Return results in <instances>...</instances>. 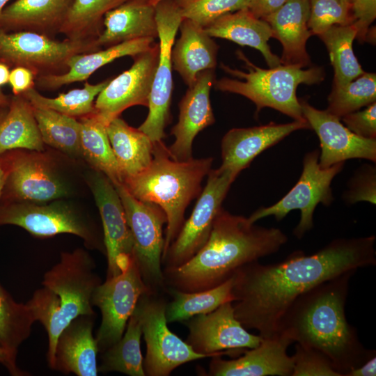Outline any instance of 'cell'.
<instances>
[{
    "instance_id": "obj_1",
    "label": "cell",
    "mask_w": 376,
    "mask_h": 376,
    "mask_svg": "<svg viewBox=\"0 0 376 376\" xmlns=\"http://www.w3.org/2000/svg\"><path fill=\"white\" fill-rule=\"evenodd\" d=\"M375 241L373 235L337 238L313 254L297 251L277 263L244 265L233 275L235 318L263 338L279 334L283 316L300 295L345 273L375 266Z\"/></svg>"
},
{
    "instance_id": "obj_2",
    "label": "cell",
    "mask_w": 376,
    "mask_h": 376,
    "mask_svg": "<svg viewBox=\"0 0 376 376\" xmlns=\"http://www.w3.org/2000/svg\"><path fill=\"white\" fill-rule=\"evenodd\" d=\"M287 242L281 229L256 225L221 207L203 246L180 267L163 269L165 286L189 292L212 288L244 265L276 253Z\"/></svg>"
},
{
    "instance_id": "obj_3",
    "label": "cell",
    "mask_w": 376,
    "mask_h": 376,
    "mask_svg": "<svg viewBox=\"0 0 376 376\" xmlns=\"http://www.w3.org/2000/svg\"><path fill=\"white\" fill-rule=\"evenodd\" d=\"M355 273L325 281L300 295L283 316L279 329L293 343L322 352L341 376L375 355V350L363 347L345 315L349 282Z\"/></svg>"
},
{
    "instance_id": "obj_4",
    "label": "cell",
    "mask_w": 376,
    "mask_h": 376,
    "mask_svg": "<svg viewBox=\"0 0 376 376\" xmlns=\"http://www.w3.org/2000/svg\"><path fill=\"white\" fill-rule=\"evenodd\" d=\"M212 157L173 159L163 141L153 142L152 159L143 171L122 184L136 199L159 205L166 216L162 258L177 237L186 208L202 191L201 183L212 169Z\"/></svg>"
},
{
    "instance_id": "obj_5",
    "label": "cell",
    "mask_w": 376,
    "mask_h": 376,
    "mask_svg": "<svg viewBox=\"0 0 376 376\" xmlns=\"http://www.w3.org/2000/svg\"><path fill=\"white\" fill-rule=\"evenodd\" d=\"M237 58L244 63L247 72L231 68L223 63L221 68L228 74L241 80L223 77L215 80L216 89L239 94L252 101L256 106V113L265 107L274 109L295 120H306L302 113L297 88L301 84H318L324 79L321 67L306 70L293 65H282L263 69L252 63L240 50Z\"/></svg>"
},
{
    "instance_id": "obj_6",
    "label": "cell",
    "mask_w": 376,
    "mask_h": 376,
    "mask_svg": "<svg viewBox=\"0 0 376 376\" xmlns=\"http://www.w3.org/2000/svg\"><path fill=\"white\" fill-rule=\"evenodd\" d=\"M93 258L85 250L63 252L60 260L46 272L42 281L58 298V311L54 324L47 331V363L54 369L58 337L65 327L81 315H95L92 297L102 283Z\"/></svg>"
},
{
    "instance_id": "obj_7",
    "label": "cell",
    "mask_w": 376,
    "mask_h": 376,
    "mask_svg": "<svg viewBox=\"0 0 376 376\" xmlns=\"http://www.w3.org/2000/svg\"><path fill=\"white\" fill-rule=\"evenodd\" d=\"M122 202L133 240V256L143 282L153 293L164 288L162 256L166 216L157 205L134 198L121 182L113 184Z\"/></svg>"
},
{
    "instance_id": "obj_8",
    "label": "cell",
    "mask_w": 376,
    "mask_h": 376,
    "mask_svg": "<svg viewBox=\"0 0 376 376\" xmlns=\"http://www.w3.org/2000/svg\"><path fill=\"white\" fill-rule=\"evenodd\" d=\"M320 151L306 153L303 159V169L295 186L277 203L261 207L253 212L249 220L252 223L269 216L282 220L291 211H300V220L293 230L298 239L313 228V213L319 203L329 206L334 200L331 185L333 179L343 169L345 162L328 168L319 165Z\"/></svg>"
},
{
    "instance_id": "obj_9",
    "label": "cell",
    "mask_w": 376,
    "mask_h": 376,
    "mask_svg": "<svg viewBox=\"0 0 376 376\" xmlns=\"http://www.w3.org/2000/svg\"><path fill=\"white\" fill-rule=\"evenodd\" d=\"M99 48L95 39L58 40L40 33H8L0 29V58L16 67L29 68L36 77L62 73L72 56Z\"/></svg>"
},
{
    "instance_id": "obj_10",
    "label": "cell",
    "mask_w": 376,
    "mask_h": 376,
    "mask_svg": "<svg viewBox=\"0 0 376 376\" xmlns=\"http://www.w3.org/2000/svg\"><path fill=\"white\" fill-rule=\"evenodd\" d=\"M166 306L157 293H146L135 308L146 345L143 369L148 376H168L182 364L208 357L196 352L169 329Z\"/></svg>"
},
{
    "instance_id": "obj_11",
    "label": "cell",
    "mask_w": 376,
    "mask_h": 376,
    "mask_svg": "<svg viewBox=\"0 0 376 376\" xmlns=\"http://www.w3.org/2000/svg\"><path fill=\"white\" fill-rule=\"evenodd\" d=\"M156 22L159 39V54L152 88L148 113L138 127L152 142L162 141L164 130L170 122L173 92L171 49L183 19L176 0H164L155 6Z\"/></svg>"
},
{
    "instance_id": "obj_12",
    "label": "cell",
    "mask_w": 376,
    "mask_h": 376,
    "mask_svg": "<svg viewBox=\"0 0 376 376\" xmlns=\"http://www.w3.org/2000/svg\"><path fill=\"white\" fill-rule=\"evenodd\" d=\"M207 176L206 185L198 196L190 217L185 221L162 258L163 269L180 267L203 246L230 185L237 177L230 171L219 168L211 169Z\"/></svg>"
},
{
    "instance_id": "obj_13",
    "label": "cell",
    "mask_w": 376,
    "mask_h": 376,
    "mask_svg": "<svg viewBox=\"0 0 376 376\" xmlns=\"http://www.w3.org/2000/svg\"><path fill=\"white\" fill-rule=\"evenodd\" d=\"M146 293L153 292L143 282L134 258L119 274L106 279L96 288L92 304L102 315L95 336L100 352L120 339L139 299Z\"/></svg>"
},
{
    "instance_id": "obj_14",
    "label": "cell",
    "mask_w": 376,
    "mask_h": 376,
    "mask_svg": "<svg viewBox=\"0 0 376 376\" xmlns=\"http://www.w3.org/2000/svg\"><path fill=\"white\" fill-rule=\"evenodd\" d=\"M19 226L38 237L68 233L81 238L86 246L105 254L104 239L88 220L62 202L38 205L18 202L0 207V225Z\"/></svg>"
},
{
    "instance_id": "obj_15",
    "label": "cell",
    "mask_w": 376,
    "mask_h": 376,
    "mask_svg": "<svg viewBox=\"0 0 376 376\" xmlns=\"http://www.w3.org/2000/svg\"><path fill=\"white\" fill-rule=\"evenodd\" d=\"M185 322L189 329L185 342L196 352L208 357L240 354L257 347L263 340L260 335L248 332L235 318L232 301Z\"/></svg>"
},
{
    "instance_id": "obj_16",
    "label": "cell",
    "mask_w": 376,
    "mask_h": 376,
    "mask_svg": "<svg viewBox=\"0 0 376 376\" xmlns=\"http://www.w3.org/2000/svg\"><path fill=\"white\" fill-rule=\"evenodd\" d=\"M87 182L102 219L108 279L119 274L134 258L132 237L122 202L111 181L102 173L94 171Z\"/></svg>"
},
{
    "instance_id": "obj_17",
    "label": "cell",
    "mask_w": 376,
    "mask_h": 376,
    "mask_svg": "<svg viewBox=\"0 0 376 376\" xmlns=\"http://www.w3.org/2000/svg\"><path fill=\"white\" fill-rule=\"evenodd\" d=\"M159 43L136 56L132 65L113 79L97 96L95 113L108 125L130 107H148L158 63Z\"/></svg>"
},
{
    "instance_id": "obj_18",
    "label": "cell",
    "mask_w": 376,
    "mask_h": 376,
    "mask_svg": "<svg viewBox=\"0 0 376 376\" xmlns=\"http://www.w3.org/2000/svg\"><path fill=\"white\" fill-rule=\"evenodd\" d=\"M304 118L318 135L321 152L319 165L328 168L350 159L376 162V139H366L351 132L340 118L300 100Z\"/></svg>"
},
{
    "instance_id": "obj_19",
    "label": "cell",
    "mask_w": 376,
    "mask_h": 376,
    "mask_svg": "<svg viewBox=\"0 0 376 376\" xmlns=\"http://www.w3.org/2000/svg\"><path fill=\"white\" fill-rule=\"evenodd\" d=\"M215 81L214 70H207L197 76L188 86L179 102L178 122L171 130L173 143L168 148L170 156L177 161H187L192 157V144L196 136L215 122L210 93Z\"/></svg>"
},
{
    "instance_id": "obj_20",
    "label": "cell",
    "mask_w": 376,
    "mask_h": 376,
    "mask_svg": "<svg viewBox=\"0 0 376 376\" xmlns=\"http://www.w3.org/2000/svg\"><path fill=\"white\" fill-rule=\"evenodd\" d=\"M293 343L285 333L263 338L256 347L247 349L244 355L232 360L221 356L212 357L207 375L210 376H291L293 359L287 354Z\"/></svg>"
},
{
    "instance_id": "obj_21",
    "label": "cell",
    "mask_w": 376,
    "mask_h": 376,
    "mask_svg": "<svg viewBox=\"0 0 376 376\" xmlns=\"http://www.w3.org/2000/svg\"><path fill=\"white\" fill-rule=\"evenodd\" d=\"M19 153L7 159L8 175L6 186L19 202L45 203L65 196L68 189L42 155Z\"/></svg>"
},
{
    "instance_id": "obj_22",
    "label": "cell",
    "mask_w": 376,
    "mask_h": 376,
    "mask_svg": "<svg viewBox=\"0 0 376 376\" xmlns=\"http://www.w3.org/2000/svg\"><path fill=\"white\" fill-rule=\"evenodd\" d=\"M303 129H311L306 120H294L285 124L271 122L252 127L233 128L221 140L222 162L219 169L229 170L238 175L262 152L293 132Z\"/></svg>"
},
{
    "instance_id": "obj_23",
    "label": "cell",
    "mask_w": 376,
    "mask_h": 376,
    "mask_svg": "<svg viewBox=\"0 0 376 376\" xmlns=\"http://www.w3.org/2000/svg\"><path fill=\"white\" fill-rule=\"evenodd\" d=\"M94 316H79L61 331L56 345L54 370L65 375H97L99 350L93 334Z\"/></svg>"
},
{
    "instance_id": "obj_24",
    "label": "cell",
    "mask_w": 376,
    "mask_h": 376,
    "mask_svg": "<svg viewBox=\"0 0 376 376\" xmlns=\"http://www.w3.org/2000/svg\"><path fill=\"white\" fill-rule=\"evenodd\" d=\"M309 0H288L279 9L263 19L270 26L273 38L283 47L282 65L305 68L311 63L306 42L312 36L308 27Z\"/></svg>"
},
{
    "instance_id": "obj_25",
    "label": "cell",
    "mask_w": 376,
    "mask_h": 376,
    "mask_svg": "<svg viewBox=\"0 0 376 376\" xmlns=\"http://www.w3.org/2000/svg\"><path fill=\"white\" fill-rule=\"evenodd\" d=\"M179 30L180 38L171 49L172 65L190 86L199 73L215 70L219 47L203 27L189 19H182Z\"/></svg>"
},
{
    "instance_id": "obj_26",
    "label": "cell",
    "mask_w": 376,
    "mask_h": 376,
    "mask_svg": "<svg viewBox=\"0 0 376 376\" xmlns=\"http://www.w3.org/2000/svg\"><path fill=\"white\" fill-rule=\"evenodd\" d=\"M103 25V31L95 38L99 47L137 38H158L155 6L144 0H127L107 12Z\"/></svg>"
},
{
    "instance_id": "obj_27",
    "label": "cell",
    "mask_w": 376,
    "mask_h": 376,
    "mask_svg": "<svg viewBox=\"0 0 376 376\" xmlns=\"http://www.w3.org/2000/svg\"><path fill=\"white\" fill-rule=\"evenodd\" d=\"M152 38L125 41L102 50L76 54L67 63V70L59 74L40 75L36 77L38 87L56 89L63 85L87 80L97 70L111 61L125 56L133 58L147 51L154 45Z\"/></svg>"
},
{
    "instance_id": "obj_28",
    "label": "cell",
    "mask_w": 376,
    "mask_h": 376,
    "mask_svg": "<svg viewBox=\"0 0 376 376\" xmlns=\"http://www.w3.org/2000/svg\"><path fill=\"white\" fill-rule=\"evenodd\" d=\"M204 29L210 37L226 39L259 50L269 68L281 64L280 58L272 52L268 45L269 38H273L269 24L256 17L248 8L224 15Z\"/></svg>"
},
{
    "instance_id": "obj_29",
    "label": "cell",
    "mask_w": 376,
    "mask_h": 376,
    "mask_svg": "<svg viewBox=\"0 0 376 376\" xmlns=\"http://www.w3.org/2000/svg\"><path fill=\"white\" fill-rule=\"evenodd\" d=\"M72 1L16 0L0 13V28H17L49 36L59 32Z\"/></svg>"
},
{
    "instance_id": "obj_30",
    "label": "cell",
    "mask_w": 376,
    "mask_h": 376,
    "mask_svg": "<svg viewBox=\"0 0 376 376\" xmlns=\"http://www.w3.org/2000/svg\"><path fill=\"white\" fill-rule=\"evenodd\" d=\"M107 132L122 181L145 170L152 159L153 142L138 128L116 117L107 125Z\"/></svg>"
},
{
    "instance_id": "obj_31",
    "label": "cell",
    "mask_w": 376,
    "mask_h": 376,
    "mask_svg": "<svg viewBox=\"0 0 376 376\" xmlns=\"http://www.w3.org/2000/svg\"><path fill=\"white\" fill-rule=\"evenodd\" d=\"M33 105L22 95L13 99L0 123V155L13 149L44 150Z\"/></svg>"
},
{
    "instance_id": "obj_32",
    "label": "cell",
    "mask_w": 376,
    "mask_h": 376,
    "mask_svg": "<svg viewBox=\"0 0 376 376\" xmlns=\"http://www.w3.org/2000/svg\"><path fill=\"white\" fill-rule=\"evenodd\" d=\"M82 157L94 171L104 174L113 184L121 182L117 162L107 132V124L95 112L79 118Z\"/></svg>"
},
{
    "instance_id": "obj_33",
    "label": "cell",
    "mask_w": 376,
    "mask_h": 376,
    "mask_svg": "<svg viewBox=\"0 0 376 376\" xmlns=\"http://www.w3.org/2000/svg\"><path fill=\"white\" fill-rule=\"evenodd\" d=\"M141 335V321L134 309L120 339L102 352L98 373L119 372L130 376H145Z\"/></svg>"
},
{
    "instance_id": "obj_34",
    "label": "cell",
    "mask_w": 376,
    "mask_h": 376,
    "mask_svg": "<svg viewBox=\"0 0 376 376\" xmlns=\"http://www.w3.org/2000/svg\"><path fill=\"white\" fill-rule=\"evenodd\" d=\"M233 276L223 283L205 290L189 292L169 288L173 300L166 306L167 322H185L195 315L209 313L226 302H233Z\"/></svg>"
},
{
    "instance_id": "obj_35",
    "label": "cell",
    "mask_w": 376,
    "mask_h": 376,
    "mask_svg": "<svg viewBox=\"0 0 376 376\" xmlns=\"http://www.w3.org/2000/svg\"><path fill=\"white\" fill-rule=\"evenodd\" d=\"M357 29L353 25H334L318 35L327 47L334 68V86L345 85L364 73L354 54Z\"/></svg>"
},
{
    "instance_id": "obj_36",
    "label": "cell",
    "mask_w": 376,
    "mask_h": 376,
    "mask_svg": "<svg viewBox=\"0 0 376 376\" xmlns=\"http://www.w3.org/2000/svg\"><path fill=\"white\" fill-rule=\"evenodd\" d=\"M36 321L29 304L15 301L0 283V347L16 359Z\"/></svg>"
},
{
    "instance_id": "obj_37",
    "label": "cell",
    "mask_w": 376,
    "mask_h": 376,
    "mask_svg": "<svg viewBox=\"0 0 376 376\" xmlns=\"http://www.w3.org/2000/svg\"><path fill=\"white\" fill-rule=\"evenodd\" d=\"M127 0H73L59 29L70 40L95 39L106 13Z\"/></svg>"
},
{
    "instance_id": "obj_38",
    "label": "cell",
    "mask_w": 376,
    "mask_h": 376,
    "mask_svg": "<svg viewBox=\"0 0 376 376\" xmlns=\"http://www.w3.org/2000/svg\"><path fill=\"white\" fill-rule=\"evenodd\" d=\"M33 109L44 143L70 156H82L79 120L51 109Z\"/></svg>"
},
{
    "instance_id": "obj_39",
    "label": "cell",
    "mask_w": 376,
    "mask_h": 376,
    "mask_svg": "<svg viewBox=\"0 0 376 376\" xmlns=\"http://www.w3.org/2000/svg\"><path fill=\"white\" fill-rule=\"evenodd\" d=\"M109 79L96 84L86 81L82 88H76L55 97H47L31 88L22 94L34 107L54 110L58 113L81 118L95 112L94 102Z\"/></svg>"
},
{
    "instance_id": "obj_40",
    "label": "cell",
    "mask_w": 376,
    "mask_h": 376,
    "mask_svg": "<svg viewBox=\"0 0 376 376\" xmlns=\"http://www.w3.org/2000/svg\"><path fill=\"white\" fill-rule=\"evenodd\" d=\"M376 100V75L366 72L340 86H333L328 97L329 113L338 118L359 110Z\"/></svg>"
},
{
    "instance_id": "obj_41",
    "label": "cell",
    "mask_w": 376,
    "mask_h": 376,
    "mask_svg": "<svg viewBox=\"0 0 376 376\" xmlns=\"http://www.w3.org/2000/svg\"><path fill=\"white\" fill-rule=\"evenodd\" d=\"M251 0H176L183 18L205 28L218 17L248 8Z\"/></svg>"
},
{
    "instance_id": "obj_42",
    "label": "cell",
    "mask_w": 376,
    "mask_h": 376,
    "mask_svg": "<svg viewBox=\"0 0 376 376\" xmlns=\"http://www.w3.org/2000/svg\"><path fill=\"white\" fill-rule=\"evenodd\" d=\"M308 27L312 35H319L334 25L354 22L351 4L342 0H309Z\"/></svg>"
},
{
    "instance_id": "obj_43",
    "label": "cell",
    "mask_w": 376,
    "mask_h": 376,
    "mask_svg": "<svg viewBox=\"0 0 376 376\" xmlns=\"http://www.w3.org/2000/svg\"><path fill=\"white\" fill-rule=\"evenodd\" d=\"M291 376H341L320 351L296 343Z\"/></svg>"
},
{
    "instance_id": "obj_44",
    "label": "cell",
    "mask_w": 376,
    "mask_h": 376,
    "mask_svg": "<svg viewBox=\"0 0 376 376\" xmlns=\"http://www.w3.org/2000/svg\"><path fill=\"white\" fill-rule=\"evenodd\" d=\"M343 200L353 205L360 201L376 203V168L375 165L363 164L354 173L343 194Z\"/></svg>"
},
{
    "instance_id": "obj_45",
    "label": "cell",
    "mask_w": 376,
    "mask_h": 376,
    "mask_svg": "<svg viewBox=\"0 0 376 376\" xmlns=\"http://www.w3.org/2000/svg\"><path fill=\"white\" fill-rule=\"evenodd\" d=\"M340 118L345 125L357 135L366 139H376L375 102L363 110L350 113Z\"/></svg>"
},
{
    "instance_id": "obj_46",
    "label": "cell",
    "mask_w": 376,
    "mask_h": 376,
    "mask_svg": "<svg viewBox=\"0 0 376 376\" xmlns=\"http://www.w3.org/2000/svg\"><path fill=\"white\" fill-rule=\"evenodd\" d=\"M351 9L353 25L357 29L356 38L360 42L366 41L369 27L376 17V0H353Z\"/></svg>"
},
{
    "instance_id": "obj_47",
    "label": "cell",
    "mask_w": 376,
    "mask_h": 376,
    "mask_svg": "<svg viewBox=\"0 0 376 376\" xmlns=\"http://www.w3.org/2000/svg\"><path fill=\"white\" fill-rule=\"evenodd\" d=\"M36 75L29 68L17 66L10 72L8 82L15 95H19L33 88Z\"/></svg>"
},
{
    "instance_id": "obj_48",
    "label": "cell",
    "mask_w": 376,
    "mask_h": 376,
    "mask_svg": "<svg viewBox=\"0 0 376 376\" xmlns=\"http://www.w3.org/2000/svg\"><path fill=\"white\" fill-rule=\"evenodd\" d=\"M288 0H251L248 8L258 18L263 19L279 9Z\"/></svg>"
},
{
    "instance_id": "obj_49",
    "label": "cell",
    "mask_w": 376,
    "mask_h": 376,
    "mask_svg": "<svg viewBox=\"0 0 376 376\" xmlns=\"http://www.w3.org/2000/svg\"><path fill=\"white\" fill-rule=\"evenodd\" d=\"M0 363L6 368L9 374L12 376L30 375L29 373L24 371L19 368L16 363V359L13 358L1 347H0Z\"/></svg>"
},
{
    "instance_id": "obj_50",
    "label": "cell",
    "mask_w": 376,
    "mask_h": 376,
    "mask_svg": "<svg viewBox=\"0 0 376 376\" xmlns=\"http://www.w3.org/2000/svg\"><path fill=\"white\" fill-rule=\"evenodd\" d=\"M376 357L372 356L359 367L351 370L345 376H375Z\"/></svg>"
},
{
    "instance_id": "obj_51",
    "label": "cell",
    "mask_w": 376,
    "mask_h": 376,
    "mask_svg": "<svg viewBox=\"0 0 376 376\" xmlns=\"http://www.w3.org/2000/svg\"><path fill=\"white\" fill-rule=\"evenodd\" d=\"M8 175V166L7 159H3L0 155V197L6 186Z\"/></svg>"
},
{
    "instance_id": "obj_52",
    "label": "cell",
    "mask_w": 376,
    "mask_h": 376,
    "mask_svg": "<svg viewBox=\"0 0 376 376\" xmlns=\"http://www.w3.org/2000/svg\"><path fill=\"white\" fill-rule=\"evenodd\" d=\"M10 71L8 67L0 63V86H2L8 82Z\"/></svg>"
},
{
    "instance_id": "obj_53",
    "label": "cell",
    "mask_w": 376,
    "mask_h": 376,
    "mask_svg": "<svg viewBox=\"0 0 376 376\" xmlns=\"http://www.w3.org/2000/svg\"><path fill=\"white\" fill-rule=\"evenodd\" d=\"M7 98L0 90V107L6 105Z\"/></svg>"
},
{
    "instance_id": "obj_54",
    "label": "cell",
    "mask_w": 376,
    "mask_h": 376,
    "mask_svg": "<svg viewBox=\"0 0 376 376\" xmlns=\"http://www.w3.org/2000/svg\"><path fill=\"white\" fill-rule=\"evenodd\" d=\"M10 0H0V13L2 11V10L5 8L6 4Z\"/></svg>"
},
{
    "instance_id": "obj_55",
    "label": "cell",
    "mask_w": 376,
    "mask_h": 376,
    "mask_svg": "<svg viewBox=\"0 0 376 376\" xmlns=\"http://www.w3.org/2000/svg\"><path fill=\"white\" fill-rule=\"evenodd\" d=\"M144 1H146L150 3H152V5L154 6H156L158 3L162 1H164V0H144Z\"/></svg>"
},
{
    "instance_id": "obj_56",
    "label": "cell",
    "mask_w": 376,
    "mask_h": 376,
    "mask_svg": "<svg viewBox=\"0 0 376 376\" xmlns=\"http://www.w3.org/2000/svg\"><path fill=\"white\" fill-rule=\"evenodd\" d=\"M6 112L0 109V123L6 116Z\"/></svg>"
},
{
    "instance_id": "obj_57",
    "label": "cell",
    "mask_w": 376,
    "mask_h": 376,
    "mask_svg": "<svg viewBox=\"0 0 376 376\" xmlns=\"http://www.w3.org/2000/svg\"><path fill=\"white\" fill-rule=\"evenodd\" d=\"M342 1H345V2H346V3H350V4H351V3H352V1L353 0H342Z\"/></svg>"
}]
</instances>
